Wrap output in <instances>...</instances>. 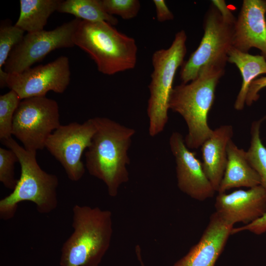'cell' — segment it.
I'll use <instances>...</instances> for the list:
<instances>
[{
  "instance_id": "28",
  "label": "cell",
  "mask_w": 266,
  "mask_h": 266,
  "mask_svg": "<svg viewBox=\"0 0 266 266\" xmlns=\"http://www.w3.org/2000/svg\"><path fill=\"white\" fill-rule=\"evenodd\" d=\"M212 4L219 11L224 21L231 25L234 26L236 18L232 13L224 0H212Z\"/></svg>"
},
{
  "instance_id": "21",
  "label": "cell",
  "mask_w": 266,
  "mask_h": 266,
  "mask_svg": "<svg viewBox=\"0 0 266 266\" xmlns=\"http://www.w3.org/2000/svg\"><path fill=\"white\" fill-rule=\"evenodd\" d=\"M262 121H254L251 125L250 145L246 155L250 165L260 177L261 185L266 190V147L260 136Z\"/></svg>"
},
{
  "instance_id": "17",
  "label": "cell",
  "mask_w": 266,
  "mask_h": 266,
  "mask_svg": "<svg viewBox=\"0 0 266 266\" xmlns=\"http://www.w3.org/2000/svg\"><path fill=\"white\" fill-rule=\"evenodd\" d=\"M261 185L260 177L250 165L246 151L231 140L227 147V163L218 193L233 188H252Z\"/></svg>"
},
{
  "instance_id": "23",
  "label": "cell",
  "mask_w": 266,
  "mask_h": 266,
  "mask_svg": "<svg viewBox=\"0 0 266 266\" xmlns=\"http://www.w3.org/2000/svg\"><path fill=\"white\" fill-rule=\"evenodd\" d=\"M25 31L7 22H1L0 26V71L4 66L10 52L24 36Z\"/></svg>"
},
{
  "instance_id": "29",
  "label": "cell",
  "mask_w": 266,
  "mask_h": 266,
  "mask_svg": "<svg viewBox=\"0 0 266 266\" xmlns=\"http://www.w3.org/2000/svg\"><path fill=\"white\" fill-rule=\"evenodd\" d=\"M157 20L160 22L171 20L174 16L164 0H153Z\"/></svg>"
},
{
  "instance_id": "7",
  "label": "cell",
  "mask_w": 266,
  "mask_h": 266,
  "mask_svg": "<svg viewBox=\"0 0 266 266\" xmlns=\"http://www.w3.org/2000/svg\"><path fill=\"white\" fill-rule=\"evenodd\" d=\"M204 33L198 47L182 65L180 78L186 84L209 66L225 68L233 47L234 26L225 23L212 4L205 14Z\"/></svg>"
},
{
  "instance_id": "19",
  "label": "cell",
  "mask_w": 266,
  "mask_h": 266,
  "mask_svg": "<svg viewBox=\"0 0 266 266\" xmlns=\"http://www.w3.org/2000/svg\"><path fill=\"white\" fill-rule=\"evenodd\" d=\"M60 0H20V16L15 25L27 33L44 30L48 19L57 11Z\"/></svg>"
},
{
  "instance_id": "3",
  "label": "cell",
  "mask_w": 266,
  "mask_h": 266,
  "mask_svg": "<svg viewBox=\"0 0 266 266\" xmlns=\"http://www.w3.org/2000/svg\"><path fill=\"white\" fill-rule=\"evenodd\" d=\"M225 68L205 67L191 82L173 88L169 108L184 119L188 133L184 138L189 149H198L212 134L208 124V113L214 102L217 85Z\"/></svg>"
},
{
  "instance_id": "5",
  "label": "cell",
  "mask_w": 266,
  "mask_h": 266,
  "mask_svg": "<svg viewBox=\"0 0 266 266\" xmlns=\"http://www.w3.org/2000/svg\"><path fill=\"white\" fill-rule=\"evenodd\" d=\"M73 42L94 61L101 73L111 75L133 69L136 64L135 40L105 22L81 20Z\"/></svg>"
},
{
  "instance_id": "26",
  "label": "cell",
  "mask_w": 266,
  "mask_h": 266,
  "mask_svg": "<svg viewBox=\"0 0 266 266\" xmlns=\"http://www.w3.org/2000/svg\"><path fill=\"white\" fill-rule=\"evenodd\" d=\"M266 87V76L255 79L250 84L247 92L246 103L247 106H251L260 98L259 93Z\"/></svg>"
},
{
  "instance_id": "2",
  "label": "cell",
  "mask_w": 266,
  "mask_h": 266,
  "mask_svg": "<svg viewBox=\"0 0 266 266\" xmlns=\"http://www.w3.org/2000/svg\"><path fill=\"white\" fill-rule=\"evenodd\" d=\"M73 232L63 243L61 266H99L113 233L112 213L98 207L75 205Z\"/></svg>"
},
{
  "instance_id": "24",
  "label": "cell",
  "mask_w": 266,
  "mask_h": 266,
  "mask_svg": "<svg viewBox=\"0 0 266 266\" xmlns=\"http://www.w3.org/2000/svg\"><path fill=\"white\" fill-rule=\"evenodd\" d=\"M104 10L108 14L117 15L129 20L137 15L140 3L138 0H100Z\"/></svg>"
},
{
  "instance_id": "8",
  "label": "cell",
  "mask_w": 266,
  "mask_h": 266,
  "mask_svg": "<svg viewBox=\"0 0 266 266\" xmlns=\"http://www.w3.org/2000/svg\"><path fill=\"white\" fill-rule=\"evenodd\" d=\"M60 126L57 102L46 96L32 97L21 100L14 116L12 135L26 150L37 152Z\"/></svg>"
},
{
  "instance_id": "6",
  "label": "cell",
  "mask_w": 266,
  "mask_h": 266,
  "mask_svg": "<svg viewBox=\"0 0 266 266\" xmlns=\"http://www.w3.org/2000/svg\"><path fill=\"white\" fill-rule=\"evenodd\" d=\"M186 40V33L182 30L175 34L168 48L158 50L152 55L153 70L148 86L150 97L147 108L149 134L152 137L161 133L168 121L173 80L177 69L184 63Z\"/></svg>"
},
{
  "instance_id": "9",
  "label": "cell",
  "mask_w": 266,
  "mask_h": 266,
  "mask_svg": "<svg viewBox=\"0 0 266 266\" xmlns=\"http://www.w3.org/2000/svg\"><path fill=\"white\" fill-rule=\"evenodd\" d=\"M81 20L75 18L52 30L27 33L10 52L4 70L21 72L56 49L74 46L73 35Z\"/></svg>"
},
{
  "instance_id": "12",
  "label": "cell",
  "mask_w": 266,
  "mask_h": 266,
  "mask_svg": "<svg viewBox=\"0 0 266 266\" xmlns=\"http://www.w3.org/2000/svg\"><path fill=\"white\" fill-rule=\"evenodd\" d=\"M169 142L176 163L179 190L199 201L213 197L216 191L204 172L202 163L187 147L182 135L177 132H173Z\"/></svg>"
},
{
  "instance_id": "10",
  "label": "cell",
  "mask_w": 266,
  "mask_h": 266,
  "mask_svg": "<svg viewBox=\"0 0 266 266\" xmlns=\"http://www.w3.org/2000/svg\"><path fill=\"white\" fill-rule=\"evenodd\" d=\"M95 131L94 118L82 124L61 125L46 142L45 148L59 162L72 181H79L85 173L81 158L85 149L90 146Z\"/></svg>"
},
{
  "instance_id": "16",
  "label": "cell",
  "mask_w": 266,
  "mask_h": 266,
  "mask_svg": "<svg viewBox=\"0 0 266 266\" xmlns=\"http://www.w3.org/2000/svg\"><path fill=\"white\" fill-rule=\"evenodd\" d=\"M233 134L231 125L213 130L211 135L201 146L204 172L216 192H218L227 163V147Z\"/></svg>"
},
{
  "instance_id": "14",
  "label": "cell",
  "mask_w": 266,
  "mask_h": 266,
  "mask_svg": "<svg viewBox=\"0 0 266 266\" xmlns=\"http://www.w3.org/2000/svg\"><path fill=\"white\" fill-rule=\"evenodd\" d=\"M266 0H244L234 26L233 47L245 53L252 48L266 59Z\"/></svg>"
},
{
  "instance_id": "4",
  "label": "cell",
  "mask_w": 266,
  "mask_h": 266,
  "mask_svg": "<svg viewBox=\"0 0 266 266\" xmlns=\"http://www.w3.org/2000/svg\"><path fill=\"white\" fill-rule=\"evenodd\" d=\"M16 155L21 167L20 176L12 192L0 200V218L4 221L13 218L18 204L33 203L37 211L48 214L58 205V177L43 170L37 162L36 152L26 150L12 137L2 141Z\"/></svg>"
},
{
  "instance_id": "18",
  "label": "cell",
  "mask_w": 266,
  "mask_h": 266,
  "mask_svg": "<svg viewBox=\"0 0 266 266\" xmlns=\"http://www.w3.org/2000/svg\"><path fill=\"white\" fill-rule=\"evenodd\" d=\"M228 62L234 64L239 70L242 79L240 89L235 99L234 107L242 110L251 83L261 74H266V59L262 55H253L232 47L228 54Z\"/></svg>"
},
{
  "instance_id": "1",
  "label": "cell",
  "mask_w": 266,
  "mask_h": 266,
  "mask_svg": "<svg viewBox=\"0 0 266 266\" xmlns=\"http://www.w3.org/2000/svg\"><path fill=\"white\" fill-rule=\"evenodd\" d=\"M93 118L96 131L85 153V166L90 175L105 184L108 195L115 197L120 186L129 180L128 150L135 131L106 117Z\"/></svg>"
},
{
  "instance_id": "22",
  "label": "cell",
  "mask_w": 266,
  "mask_h": 266,
  "mask_svg": "<svg viewBox=\"0 0 266 266\" xmlns=\"http://www.w3.org/2000/svg\"><path fill=\"white\" fill-rule=\"evenodd\" d=\"M21 101L18 94L11 90L0 96V139L2 141L12 137L14 116Z\"/></svg>"
},
{
  "instance_id": "15",
  "label": "cell",
  "mask_w": 266,
  "mask_h": 266,
  "mask_svg": "<svg viewBox=\"0 0 266 266\" xmlns=\"http://www.w3.org/2000/svg\"><path fill=\"white\" fill-rule=\"evenodd\" d=\"M233 226L214 212L198 242L173 266H215Z\"/></svg>"
},
{
  "instance_id": "27",
  "label": "cell",
  "mask_w": 266,
  "mask_h": 266,
  "mask_svg": "<svg viewBox=\"0 0 266 266\" xmlns=\"http://www.w3.org/2000/svg\"><path fill=\"white\" fill-rule=\"evenodd\" d=\"M248 231L256 234H261L266 232V213L255 221L240 227L233 228L232 234L243 231Z\"/></svg>"
},
{
  "instance_id": "11",
  "label": "cell",
  "mask_w": 266,
  "mask_h": 266,
  "mask_svg": "<svg viewBox=\"0 0 266 266\" xmlns=\"http://www.w3.org/2000/svg\"><path fill=\"white\" fill-rule=\"evenodd\" d=\"M70 81L69 59L62 56L45 65L24 71L8 73L6 86L15 91L21 100L45 96L49 91L63 93Z\"/></svg>"
},
{
  "instance_id": "30",
  "label": "cell",
  "mask_w": 266,
  "mask_h": 266,
  "mask_svg": "<svg viewBox=\"0 0 266 266\" xmlns=\"http://www.w3.org/2000/svg\"><path fill=\"white\" fill-rule=\"evenodd\" d=\"M135 252H136V253L137 259H138L139 262H140V264L141 266H145V265L144 264V263H143V262L142 261L141 255L140 254L141 253L140 248H139V247L136 248L135 249Z\"/></svg>"
},
{
  "instance_id": "13",
  "label": "cell",
  "mask_w": 266,
  "mask_h": 266,
  "mask_svg": "<svg viewBox=\"0 0 266 266\" xmlns=\"http://www.w3.org/2000/svg\"><path fill=\"white\" fill-rule=\"evenodd\" d=\"M215 207V212L229 224H250L266 213V190L259 185L248 190L218 193Z\"/></svg>"
},
{
  "instance_id": "20",
  "label": "cell",
  "mask_w": 266,
  "mask_h": 266,
  "mask_svg": "<svg viewBox=\"0 0 266 266\" xmlns=\"http://www.w3.org/2000/svg\"><path fill=\"white\" fill-rule=\"evenodd\" d=\"M57 11L69 13L87 21L105 22L112 26L118 22L116 18L104 10L100 0H61Z\"/></svg>"
},
{
  "instance_id": "25",
  "label": "cell",
  "mask_w": 266,
  "mask_h": 266,
  "mask_svg": "<svg viewBox=\"0 0 266 266\" xmlns=\"http://www.w3.org/2000/svg\"><path fill=\"white\" fill-rule=\"evenodd\" d=\"M17 162L18 158L12 150L0 148V181L5 188L12 191L18 181L15 175Z\"/></svg>"
}]
</instances>
